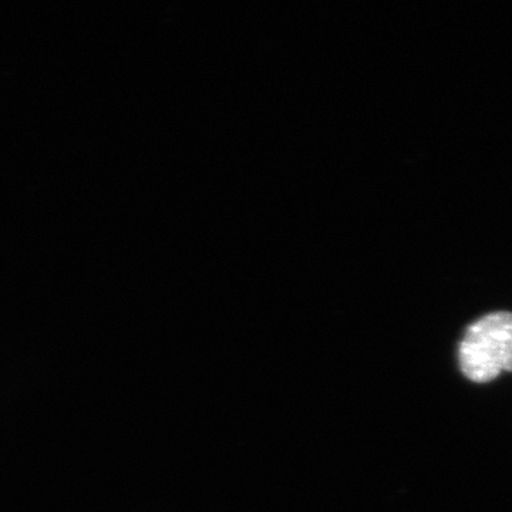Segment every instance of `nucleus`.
<instances>
[{"label": "nucleus", "instance_id": "nucleus-1", "mask_svg": "<svg viewBox=\"0 0 512 512\" xmlns=\"http://www.w3.org/2000/svg\"><path fill=\"white\" fill-rule=\"evenodd\" d=\"M458 365L474 383L512 373V312L487 313L468 325L458 345Z\"/></svg>", "mask_w": 512, "mask_h": 512}]
</instances>
